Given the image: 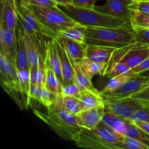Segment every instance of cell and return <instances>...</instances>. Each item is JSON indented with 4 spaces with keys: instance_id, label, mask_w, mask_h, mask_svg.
Wrapping results in <instances>:
<instances>
[{
    "instance_id": "6da1fadb",
    "label": "cell",
    "mask_w": 149,
    "mask_h": 149,
    "mask_svg": "<svg viewBox=\"0 0 149 149\" xmlns=\"http://www.w3.org/2000/svg\"><path fill=\"white\" fill-rule=\"evenodd\" d=\"M47 109L46 112L33 110V113L60 138L75 142L81 132V127L79 123L77 115L70 113L62 106L61 94L58 95L56 102Z\"/></svg>"
},
{
    "instance_id": "7a4b0ae2",
    "label": "cell",
    "mask_w": 149,
    "mask_h": 149,
    "mask_svg": "<svg viewBox=\"0 0 149 149\" xmlns=\"http://www.w3.org/2000/svg\"><path fill=\"white\" fill-rule=\"evenodd\" d=\"M124 138L125 135L116 132L101 122L93 129L81 127L75 144L80 148L124 149Z\"/></svg>"
},
{
    "instance_id": "3957f363",
    "label": "cell",
    "mask_w": 149,
    "mask_h": 149,
    "mask_svg": "<svg viewBox=\"0 0 149 149\" xmlns=\"http://www.w3.org/2000/svg\"><path fill=\"white\" fill-rule=\"evenodd\" d=\"M131 24L120 27H87L85 43L118 49L136 42Z\"/></svg>"
},
{
    "instance_id": "277c9868",
    "label": "cell",
    "mask_w": 149,
    "mask_h": 149,
    "mask_svg": "<svg viewBox=\"0 0 149 149\" xmlns=\"http://www.w3.org/2000/svg\"><path fill=\"white\" fill-rule=\"evenodd\" d=\"M75 22L87 27H120L130 22L100 13L95 9L84 8L73 4L59 6Z\"/></svg>"
},
{
    "instance_id": "5b68a950",
    "label": "cell",
    "mask_w": 149,
    "mask_h": 149,
    "mask_svg": "<svg viewBox=\"0 0 149 149\" xmlns=\"http://www.w3.org/2000/svg\"><path fill=\"white\" fill-rule=\"evenodd\" d=\"M27 6L31 9L39 23L51 33L54 39H57L63 31L77 23L61 10L59 6L50 7H38L30 4Z\"/></svg>"
},
{
    "instance_id": "8992f818",
    "label": "cell",
    "mask_w": 149,
    "mask_h": 149,
    "mask_svg": "<svg viewBox=\"0 0 149 149\" xmlns=\"http://www.w3.org/2000/svg\"><path fill=\"white\" fill-rule=\"evenodd\" d=\"M0 81L1 87L21 110H24L18 71L14 64L0 54Z\"/></svg>"
},
{
    "instance_id": "52a82bcc",
    "label": "cell",
    "mask_w": 149,
    "mask_h": 149,
    "mask_svg": "<svg viewBox=\"0 0 149 149\" xmlns=\"http://www.w3.org/2000/svg\"><path fill=\"white\" fill-rule=\"evenodd\" d=\"M104 104L107 110L127 120L130 119L137 111L147 106L143 102L132 97L119 100L104 99Z\"/></svg>"
},
{
    "instance_id": "ba28073f",
    "label": "cell",
    "mask_w": 149,
    "mask_h": 149,
    "mask_svg": "<svg viewBox=\"0 0 149 149\" xmlns=\"http://www.w3.org/2000/svg\"><path fill=\"white\" fill-rule=\"evenodd\" d=\"M149 86V77L138 74L131 77L120 88L110 93L102 95L104 99L119 100L131 97Z\"/></svg>"
},
{
    "instance_id": "9c48e42d",
    "label": "cell",
    "mask_w": 149,
    "mask_h": 149,
    "mask_svg": "<svg viewBox=\"0 0 149 149\" xmlns=\"http://www.w3.org/2000/svg\"><path fill=\"white\" fill-rule=\"evenodd\" d=\"M134 0H106V4L95 6V10L107 15L130 22L132 10L130 6Z\"/></svg>"
},
{
    "instance_id": "30bf717a",
    "label": "cell",
    "mask_w": 149,
    "mask_h": 149,
    "mask_svg": "<svg viewBox=\"0 0 149 149\" xmlns=\"http://www.w3.org/2000/svg\"><path fill=\"white\" fill-rule=\"evenodd\" d=\"M0 54L15 65L17 54L16 29L5 27L0 23Z\"/></svg>"
},
{
    "instance_id": "8fae6325",
    "label": "cell",
    "mask_w": 149,
    "mask_h": 149,
    "mask_svg": "<svg viewBox=\"0 0 149 149\" xmlns=\"http://www.w3.org/2000/svg\"><path fill=\"white\" fill-rule=\"evenodd\" d=\"M106 112L105 104L92 109L82 110L77 114L79 123L81 127L93 129L101 122Z\"/></svg>"
},
{
    "instance_id": "7c38bea8",
    "label": "cell",
    "mask_w": 149,
    "mask_h": 149,
    "mask_svg": "<svg viewBox=\"0 0 149 149\" xmlns=\"http://www.w3.org/2000/svg\"><path fill=\"white\" fill-rule=\"evenodd\" d=\"M149 57V45L136 42L125 54L120 62L125 63L130 68H134Z\"/></svg>"
},
{
    "instance_id": "4fadbf2b",
    "label": "cell",
    "mask_w": 149,
    "mask_h": 149,
    "mask_svg": "<svg viewBox=\"0 0 149 149\" xmlns=\"http://www.w3.org/2000/svg\"><path fill=\"white\" fill-rule=\"evenodd\" d=\"M16 34H17V54H16L15 66L17 69L30 70L24 36L25 30L18 20L17 21V26H16Z\"/></svg>"
},
{
    "instance_id": "5bb4252c",
    "label": "cell",
    "mask_w": 149,
    "mask_h": 149,
    "mask_svg": "<svg viewBox=\"0 0 149 149\" xmlns=\"http://www.w3.org/2000/svg\"><path fill=\"white\" fill-rule=\"evenodd\" d=\"M45 65L50 67L63 84V74L61 61L56 45L55 39H48L46 46Z\"/></svg>"
},
{
    "instance_id": "9a60e30c",
    "label": "cell",
    "mask_w": 149,
    "mask_h": 149,
    "mask_svg": "<svg viewBox=\"0 0 149 149\" xmlns=\"http://www.w3.org/2000/svg\"><path fill=\"white\" fill-rule=\"evenodd\" d=\"M55 39L64 48L70 59L74 62L79 63L85 57L87 44L64 37H58Z\"/></svg>"
},
{
    "instance_id": "2e32d148",
    "label": "cell",
    "mask_w": 149,
    "mask_h": 149,
    "mask_svg": "<svg viewBox=\"0 0 149 149\" xmlns=\"http://www.w3.org/2000/svg\"><path fill=\"white\" fill-rule=\"evenodd\" d=\"M17 21L15 0H1L0 23L9 29H16Z\"/></svg>"
},
{
    "instance_id": "e0dca14e",
    "label": "cell",
    "mask_w": 149,
    "mask_h": 149,
    "mask_svg": "<svg viewBox=\"0 0 149 149\" xmlns=\"http://www.w3.org/2000/svg\"><path fill=\"white\" fill-rule=\"evenodd\" d=\"M114 50V48L109 47L87 45L84 58H87L95 62L105 64L107 66Z\"/></svg>"
},
{
    "instance_id": "ac0fdd59",
    "label": "cell",
    "mask_w": 149,
    "mask_h": 149,
    "mask_svg": "<svg viewBox=\"0 0 149 149\" xmlns=\"http://www.w3.org/2000/svg\"><path fill=\"white\" fill-rule=\"evenodd\" d=\"M56 45L61 61L63 81V86L75 82V76H74V71L72 62H71L68 55L67 54L66 51L58 43L57 40Z\"/></svg>"
},
{
    "instance_id": "d6986e66",
    "label": "cell",
    "mask_w": 149,
    "mask_h": 149,
    "mask_svg": "<svg viewBox=\"0 0 149 149\" xmlns=\"http://www.w3.org/2000/svg\"><path fill=\"white\" fill-rule=\"evenodd\" d=\"M24 36L26 43V48H27L29 67L30 68H35L39 65L41 58H44L45 59V56L42 55L37 43L31 35L28 34L25 31Z\"/></svg>"
},
{
    "instance_id": "ffe728a7",
    "label": "cell",
    "mask_w": 149,
    "mask_h": 149,
    "mask_svg": "<svg viewBox=\"0 0 149 149\" xmlns=\"http://www.w3.org/2000/svg\"><path fill=\"white\" fill-rule=\"evenodd\" d=\"M101 122L116 132L125 135L129 120L124 119L106 109V112Z\"/></svg>"
},
{
    "instance_id": "44dd1931",
    "label": "cell",
    "mask_w": 149,
    "mask_h": 149,
    "mask_svg": "<svg viewBox=\"0 0 149 149\" xmlns=\"http://www.w3.org/2000/svg\"><path fill=\"white\" fill-rule=\"evenodd\" d=\"M79 101L82 110L92 109L100 105L104 104V97L102 94L94 93L88 90L81 91Z\"/></svg>"
},
{
    "instance_id": "7402d4cb",
    "label": "cell",
    "mask_w": 149,
    "mask_h": 149,
    "mask_svg": "<svg viewBox=\"0 0 149 149\" xmlns=\"http://www.w3.org/2000/svg\"><path fill=\"white\" fill-rule=\"evenodd\" d=\"M74 67V76H75V81L78 84L80 90L82 91L84 90H88L90 91H93L94 93H99L101 94V92L98 91L95 87L93 86V84L92 83L91 79L82 71L80 64L78 63H75L71 61Z\"/></svg>"
},
{
    "instance_id": "603a6c76",
    "label": "cell",
    "mask_w": 149,
    "mask_h": 149,
    "mask_svg": "<svg viewBox=\"0 0 149 149\" xmlns=\"http://www.w3.org/2000/svg\"><path fill=\"white\" fill-rule=\"evenodd\" d=\"M19 79H20L21 93L23 97L25 109L31 107L30 89H31V73L30 70L17 69Z\"/></svg>"
},
{
    "instance_id": "cb8c5ba5",
    "label": "cell",
    "mask_w": 149,
    "mask_h": 149,
    "mask_svg": "<svg viewBox=\"0 0 149 149\" xmlns=\"http://www.w3.org/2000/svg\"><path fill=\"white\" fill-rule=\"evenodd\" d=\"M79 64L82 71L91 79L96 75L104 76V73L106 68V65L105 64L95 62V61H92L87 58H83Z\"/></svg>"
},
{
    "instance_id": "d4e9b609",
    "label": "cell",
    "mask_w": 149,
    "mask_h": 149,
    "mask_svg": "<svg viewBox=\"0 0 149 149\" xmlns=\"http://www.w3.org/2000/svg\"><path fill=\"white\" fill-rule=\"evenodd\" d=\"M87 27L81 24L77 23L74 26L68 27L65 30L60 33L58 37H64L66 39H72L77 42L85 43L86 33ZM86 44V43H85Z\"/></svg>"
},
{
    "instance_id": "484cf974",
    "label": "cell",
    "mask_w": 149,
    "mask_h": 149,
    "mask_svg": "<svg viewBox=\"0 0 149 149\" xmlns=\"http://www.w3.org/2000/svg\"><path fill=\"white\" fill-rule=\"evenodd\" d=\"M46 69V79H45V87L50 90L52 93L57 95H60L62 93L63 84L59 79L58 78L55 73L50 67L45 65Z\"/></svg>"
},
{
    "instance_id": "4316f807",
    "label": "cell",
    "mask_w": 149,
    "mask_h": 149,
    "mask_svg": "<svg viewBox=\"0 0 149 149\" xmlns=\"http://www.w3.org/2000/svg\"><path fill=\"white\" fill-rule=\"evenodd\" d=\"M135 75V74H134L130 71V72L127 73V74L109 79V81H108L105 88L102 91H100L101 92V94L103 95L106 94V93H112V92H114L115 90L120 88L127 80H129L131 77H132Z\"/></svg>"
},
{
    "instance_id": "83f0119b",
    "label": "cell",
    "mask_w": 149,
    "mask_h": 149,
    "mask_svg": "<svg viewBox=\"0 0 149 149\" xmlns=\"http://www.w3.org/2000/svg\"><path fill=\"white\" fill-rule=\"evenodd\" d=\"M125 136L134 138L141 141L149 147V135L148 133L138 127L134 122L129 120L127 130L125 133Z\"/></svg>"
},
{
    "instance_id": "f1b7e54d",
    "label": "cell",
    "mask_w": 149,
    "mask_h": 149,
    "mask_svg": "<svg viewBox=\"0 0 149 149\" xmlns=\"http://www.w3.org/2000/svg\"><path fill=\"white\" fill-rule=\"evenodd\" d=\"M61 98L62 106L70 113L77 115L82 111L79 97L61 94Z\"/></svg>"
},
{
    "instance_id": "f546056e",
    "label": "cell",
    "mask_w": 149,
    "mask_h": 149,
    "mask_svg": "<svg viewBox=\"0 0 149 149\" xmlns=\"http://www.w3.org/2000/svg\"><path fill=\"white\" fill-rule=\"evenodd\" d=\"M132 10L130 24L132 26L149 28V14L141 13L135 10Z\"/></svg>"
},
{
    "instance_id": "4dcf8cb0",
    "label": "cell",
    "mask_w": 149,
    "mask_h": 149,
    "mask_svg": "<svg viewBox=\"0 0 149 149\" xmlns=\"http://www.w3.org/2000/svg\"><path fill=\"white\" fill-rule=\"evenodd\" d=\"M137 42L149 45V28L132 26Z\"/></svg>"
},
{
    "instance_id": "1f68e13d",
    "label": "cell",
    "mask_w": 149,
    "mask_h": 149,
    "mask_svg": "<svg viewBox=\"0 0 149 149\" xmlns=\"http://www.w3.org/2000/svg\"><path fill=\"white\" fill-rule=\"evenodd\" d=\"M131 69L132 68H130L125 63L119 62L112 67L111 69L109 71V72L108 73L106 77H107L109 79L113 78V77H117V76L127 74V73L130 72Z\"/></svg>"
},
{
    "instance_id": "d6a6232c",
    "label": "cell",
    "mask_w": 149,
    "mask_h": 149,
    "mask_svg": "<svg viewBox=\"0 0 149 149\" xmlns=\"http://www.w3.org/2000/svg\"><path fill=\"white\" fill-rule=\"evenodd\" d=\"M58 97V95L51 92L50 90H48L45 86L42 88V101H41V103L46 108H48L56 102Z\"/></svg>"
},
{
    "instance_id": "836d02e7",
    "label": "cell",
    "mask_w": 149,
    "mask_h": 149,
    "mask_svg": "<svg viewBox=\"0 0 149 149\" xmlns=\"http://www.w3.org/2000/svg\"><path fill=\"white\" fill-rule=\"evenodd\" d=\"M124 149H149V147L141 141L125 136L123 141Z\"/></svg>"
},
{
    "instance_id": "e575fe53",
    "label": "cell",
    "mask_w": 149,
    "mask_h": 149,
    "mask_svg": "<svg viewBox=\"0 0 149 149\" xmlns=\"http://www.w3.org/2000/svg\"><path fill=\"white\" fill-rule=\"evenodd\" d=\"M130 121L132 122H149V106L142 108L137 111L132 116Z\"/></svg>"
},
{
    "instance_id": "d590c367",
    "label": "cell",
    "mask_w": 149,
    "mask_h": 149,
    "mask_svg": "<svg viewBox=\"0 0 149 149\" xmlns=\"http://www.w3.org/2000/svg\"><path fill=\"white\" fill-rule=\"evenodd\" d=\"M61 94L63 95L74 96V97H79L80 94H81V90H80L78 84L75 81V82L63 86Z\"/></svg>"
},
{
    "instance_id": "8d00e7d4",
    "label": "cell",
    "mask_w": 149,
    "mask_h": 149,
    "mask_svg": "<svg viewBox=\"0 0 149 149\" xmlns=\"http://www.w3.org/2000/svg\"><path fill=\"white\" fill-rule=\"evenodd\" d=\"M42 88L43 87L34 84H31L30 89V100H31V106L34 101H38L41 103L42 101Z\"/></svg>"
},
{
    "instance_id": "74e56055",
    "label": "cell",
    "mask_w": 149,
    "mask_h": 149,
    "mask_svg": "<svg viewBox=\"0 0 149 149\" xmlns=\"http://www.w3.org/2000/svg\"><path fill=\"white\" fill-rule=\"evenodd\" d=\"M130 10H135L141 13L149 14V0H141V1H134L130 6Z\"/></svg>"
},
{
    "instance_id": "f35d334b",
    "label": "cell",
    "mask_w": 149,
    "mask_h": 149,
    "mask_svg": "<svg viewBox=\"0 0 149 149\" xmlns=\"http://www.w3.org/2000/svg\"><path fill=\"white\" fill-rule=\"evenodd\" d=\"M28 4L44 7H57V6H58L53 0H29L26 5H28Z\"/></svg>"
},
{
    "instance_id": "ab89813d",
    "label": "cell",
    "mask_w": 149,
    "mask_h": 149,
    "mask_svg": "<svg viewBox=\"0 0 149 149\" xmlns=\"http://www.w3.org/2000/svg\"><path fill=\"white\" fill-rule=\"evenodd\" d=\"M131 97H135V98L143 102L147 106H149V86L144 88L141 91L134 94Z\"/></svg>"
},
{
    "instance_id": "60d3db41",
    "label": "cell",
    "mask_w": 149,
    "mask_h": 149,
    "mask_svg": "<svg viewBox=\"0 0 149 149\" xmlns=\"http://www.w3.org/2000/svg\"><path fill=\"white\" fill-rule=\"evenodd\" d=\"M97 1V0H72V4L77 7L94 9Z\"/></svg>"
},
{
    "instance_id": "b9f144b4",
    "label": "cell",
    "mask_w": 149,
    "mask_h": 149,
    "mask_svg": "<svg viewBox=\"0 0 149 149\" xmlns=\"http://www.w3.org/2000/svg\"><path fill=\"white\" fill-rule=\"evenodd\" d=\"M149 70V57L147 58L145 61L143 63H141L139 65H138L135 68H132L131 71L135 75H138V74H141L142 73L145 72V71H148Z\"/></svg>"
},
{
    "instance_id": "7bdbcfd3",
    "label": "cell",
    "mask_w": 149,
    "mask_h": 149,
    "mask_svg": "<svg viewBox=\"0 0 149 149\" xmlns=\"http://www.w3.org/2000/svg\"><path fill=\"white\" fill-rule=\"evenodd\" d=\"M138 127L141 128L143 131H145L146 133L149 135V122H134Z\"/></svg>"
},
{
    "instance_id": "ee69618b",
    "label": "cell",
    "mask_w": 149,
    "mask_h": 149,
    "mask_svg": "<svg viewBox=\"0 0 149 149\" xmlns=\"http://www.w3.org/2000/svg\"><path fill=\"white\" fill-rule=\"evenodd\" d=\"M58 6H65L72 4V0H53Z\"/></svg>"
},
{
    "instance_id": "f6af8a7d",
    "label": "cell",
    "mask_w": 149,
    "mask_h": 149,
    "mask_svg": "<svg viewBox=\"0 0 149 149\" xmlns=\"http://www.w3.org/2000/svg\"><path fill=\"white\" fill-rule=\"evenodd\" d=\"M15 1L17 4H25V5H26L28 3V1H29V0H15Z\"/></svg>"
},
{
    "instance_id": "bcb514c9",
    "label": "cell",
    "mask_w": 149,
    "mask_h": 149,
    "mask_svg": "<svg viewBox=\"0 0 149 149\" xmlns=\"http://www.w3.org/2000/svg\"><path fill=\"white\" fill-rule=\"evenodd\" d=\"M141 75L144 76V77H149V70H148V71H145V72L142 73V74H141Z\"/></svg>"
},
{
    "instance_id": "7dc6e473",
    "label": "cell",
    "mask_w": 149,
    "mask_h": 149,
    "mask_svg": "<svg viewBox=\"0 0 149 149\" xmlns=\"http://www.w3.org/2000/svg\"><path fill=\"white\" fill-rule=\"evenodd\" d=\"M134 1H141V0H134Z\"/></svg>"
}]
</instances>
